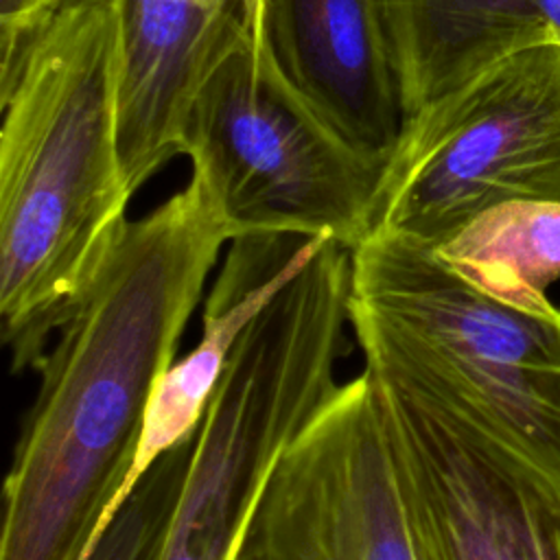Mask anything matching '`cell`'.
<instances>
[{"label":"cell","mask_w":560,"mask_h":560,"mask_svg":"<svg viewBox=\"0 0 560 560\" xmlns=\"http://www.w3.org/2000/svg\"><path fill=\"white\" fill-rule=\"evenodd\" d=\"M232 232L203 182L127 219L35 370L4 479L0 560H83L138 453L160 376L175 361Z\"/></svg>","instance_id":"cell-1"},{"label":"cell","mask_w":560,"mask_h":560,"mask_svg":"<svg viewBox=\"0 0 560 560\" xmlns=\"http://www.w3.org/2000/svg\"><path fill=\"white\" fill-rule=\"evenodd\" d=\"M122 0L61 7L2 72L0 319L37 370L127 221L118 149Z\"/></svg>","instance_id":"cell-2"},{"label":"cell","mask_w":560,"mask_h":560,"mask_svg":"<svg viewBox=\"0 0 560 560\" xmlns=\"http://www.w3.org/2000/svg\"><path fill=\"white\" fill-rule=\"evenodd\" d=\"M350 326L361 352L444 383L560 477V308L503 304L431 247L374 232L352 249Z\"/></svg>","instance_id":"cell-3"},{"label":"cell","mask_w":560,"mask_h":560,"mask_svg":"<svg viewBox=\"0 0 560 560\" xmlns=\"http://www.w3.org/2000/svg\"><path fill=\"white\" fill-rule=\"evenodd\" d=\"M184 153L232 238L330 236L352 252L374 232L383 162L346 142L247 33L201 85Z\"/></svg>","instance_id":"cell-4"},{"label":"cell","mask_w":560,"mask_h":560,"mask_svg":"<svg viewBox=\"0 0 560 560\" xmlns=\"http://www.w3.org/2000/svg\"><path fill=\"white\" fill-rule=\"evenodd\" d=\"M514 199L560 201V44L510 55L402 120L374 232L435 249Z\"/></svg>","instance_id":"cell-5"},{"label":"cell","mask_w":560,"mask_h":560,"mask_svg":"<svg viewBox=\"0 0 560 560\" xmlns=\"http://www.w3.org/2000/svg\"><path fill=\"white\" fill-rule=\"evenodd\" d=\"M416 560H560V477L444 383L363 357Z\"/></svg>","instance_id":"cell-6"},{"label":"cell","mask_w":560,"mask_h":560,"mask_svg":"<svg viewBox=\"0 0 560 560\" xmlns=\"http://www.w3.org/2000/svg\"><path fill=\"white\" fill-rule=\"evenodd\" d=\"M236 560H416L376 383H341L280 455Z\"/></svg>","instance_id":"cell-7"},{"label":"cell","mask_w":560,"mask_h":560,"mask_svg":"<svg viewBox=\"0 0 560 560\" xmlns=\"http://www.w3.org/2000/svg\"><path fill=\"white\" fill-rule=\"evenodd\" d=\"M243 33L234 0H122L118 149L131 192L184 153L195 98Z\"/></svg>","instance_id":"cell-8"},{"label":"cell","mask_w":560,"mask_h":560,"mask_svg":"<svg viewBox=\"0 0 560 560\" xmlns=\"http://www.w3.org/2000/svg\"><path fill=\"white\" fill-rule=\"evenodd\" d=\"M284 77L357 151L385 164L405 112L376 0H262Z\"/></svg>","instance_id":"cell-9"},{"label":"cell","mask_w":560,"mask_h":560,"mask_svg":"<svg viewBox=\"0 0 560 560\" xmlns=\"http://www.w3.org/2000/svg\"><path fill=\"white\" fill-rule=\"evenodd\" d=\"M324 238L260 232L230 241L225 262L203 306L199 341L160 376L147 409L133 466L92 547L151 466L164 453L197 435L241 335L306 265Z\"/></svg>","instance_id":"cell-10"},{"label":"cell","mask_w":560,"mask_h":560,"mask_svg":"<svg viewBox=\"0 0 560 560\" xmlns=\"http://www.w3.org/2000/svg\"><path fill=\"white\" fill-rule=\"evenodd\" d=\"M405 118L497 61L560 44V0H376Z\"/></svg>","instance_id":"cell-11"},{"label":"cell","mask_w":560,"mask_h":560,"mask_svg":"<svg viewBox=\"0 0 560 560\" xmlns=\"http://www.w3.org/2000/svg\"><path fill=\"white\" fill-rule=\"evenodd\" d=\"M433 252L481 293L523 311H549L545 289L560 278V201L499 203Z\"/></svg>","instance_id":"cell-12"},{"label":"cell","mask_w":560,"mask_h":560,"mask_svg":"<svg viewBox=\"0 0 560 560\" xmlns=\"http://www.w3.org/2000/svg\"><path fill=\"white\" fill-rule=\"evenodd\" d=\"M195 438L177 444L151 466L85 560H160L190 468Z\"/></svg>","instance_id":"cell-13"},{"label":"cell","mask_w":560,"mask_h":560,"mask_svg":"<svg viewBox=\"0 0 560 560\" xmlns=\"http://www.w3.org/2000/svg\"><path fill=\"white\" fill-rule=\"evenodd\" d=\"M59 9L61 0H0L2 72L15 63L33 33Z\"/></svg>","instance_id":"cell-14"},{"label":"cell","mask_w":560,"mask_h":560,"mask_svg":"<svg viewBox=\"0 0 560 560\" xmlns=\"http://www.w3.org/2000/svg\"><path fill=\"white\" fill-rule=\"evenodd\" d=\"M241 7L243 24L247 31V37L256 50V55L269 52L267 33H265V4L262 0H234Z\"/></svg>","instance_id":"cell-15"},{"label":"cell","mask_w":560,"mask_h":560,"mask_svg":"<svg viewBox=\"0 0 560 560\" xmlns=\"http://www.w3.org/2000/svg\"><path fill=\"white\" fill-rule=\"evenodd\" d=\"M79 2H88V0H61V7H68V4H79Z\"/></svg>","instance_id":"cell-16"}]
</instances>
